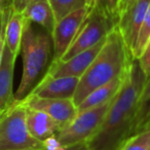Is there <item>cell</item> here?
Here are the masks:
<instances>
[{
  "instance_id": "cell-7",
  "label": "cell",
  "mask_w": 150,
  "mask_h": 150,
  "mask_svg": "<svg viewBox=\"0 0 150 150\" xmlns=\"http://www.w3.org/2000/svg\"><path fill=\"white\" fill-rule=\"evenodd\" d=\"M90 11L91 9L84 6L56 22L54 28L50 34L52 41V61L60 60L64 56L77 36Z\"/></svg>"
},
{
  "instance_id": "cell-12",
  "label": "cell",
  "mask_w": 150,
  "mask_h": 150,
  "mask_svg": "<svg viewBox=\"0 0 150 150\" xmlns=\"http://www.w3.org/2000/svg\"><path fill=\"white\" fill-rule=\"evenodd\" d=\"M17 57L13 56L4 44L0 64V114L13 104V72Z\"/></svg>"
},
{
  "instance_id": "cell-21",
  "label": "cell",
  "mask_w": 150,
  "mask_h": 150,
  "mask_svg": "<svg viewBox=\"0 0 150 150\" xmlns=\"http://www.w3.org/2000/svg\"><path fill=\"white\" fill-rule=\"evenodd\" d=\"M118 5L119 0H94L92 8L100 11L116 25L118 20Z\"/></svg>"
},
{
  "instance_id": "cell-9",
  "label": "cell",
  "mask_w": 150,
  "mask_h": 150,
  "mask_svg": "<svg viewBox=\"0 0 150 150\" xmlns=\"http://www.w3.org/2000/svg\"><path fill=\"white\" fill-rule=\"evenodd\" d=\"M149 5L150 0H138L135 4L121 13L117 20L116 27L120 32L123 41L132 54Z\"/></svg>"
},
{
  "instance_id": "cell-26",
  "label": "cell",
  "mask_w": 150,
  "mask_h": 150,
  "mask_svg": "<svg viewBox=\"0 0 150 150\" xmlns=\"http://www.w3.org/2000/svg\"><path fill=\"white\" fill-rule=\"evenodd\" d=\"M11 2H13V0H0V7L2 11L5 8H8L11 6Z\"/></svg>"
},
{
  "instance_id": "cell-18",
  "label": "cell",
  "mask_w": 150,
  "mask_h": 150,
  "mask_svg": "<svg viewBox=\"0 0 150 150\" xmlns=\"http://www.w3.org/2000/svg\"><path fill=\"white\" fill-rule=\"evenodd\" d=\"M56 22L65 16L86 6V0H50Z\"/></svg>"
},
{
  "instance_id": "cell-15",
  "label": "cell",
  "mask_w": 150,
  "mask_h": 150,
  "mask_svg": "<svg viewBox=\"0 0 150 150\" xmlns=\"http://www.w3.org/2000/svg\"><path fill=\"white\" fill-rule=\"evenodd\" d=\"M22 13L27 21L37 24L50 35L52 34L56 19L50 0H34L25 7Z\"/></svg>"
},
{
  "instance_id": "cell-16",
  "label": "cell",
  "mask_w": 150,
  "mask_h": 150,
  "mask_svg": "<svg viewBox=\"0 0 150 150\" xmlns=\"http://www.w3.org/2000/svg\"><path fill=\"white\" fill-rule=\"evenodd\" d=\"M26 23H27V20L23 13H18L13 9L5 27L4 41L9 52L17 58L21 52L22 37H23Z\"/></svg>"
},
{
  "instance_id": "cell-13",
  "label": "cell",
  "mask_w": 150,
  "mask_h": 150,
  "mask_svg": "<svg viewBox=\"0 0 150 150\" xmlns=\"http://www.w3.org/2000/svg\"><path fill=\"white\" fill-rule=\"evenodd\" d=\"M26 125L32 137L41 142L57 135L63 127L60 122L46 113L29 107H26Z\"/></svg>"
},
{
  "instance_id": "cell-2",
  "label": "cell",
  "mask_w": 150,
  "mask_h": 150,
  "mask_svg": "<svg viewBox=\"0 0 150 150\" xmlns=\"http://www.w3.org/2000/svg\"><path fill=\"white\" fill-rule=\"evenodd\" d=\"M133 60V54L115 26L107 35L102 48L88 70L79 78L72 99L76 107L93 91L108 83L114 78L122 76Z\"/></svg>"
},
{
  "instance_id": "cell-19",
  "label": "cell",
  "mask_w": 150,
  "mask_h": 150,
  "mask_svg": "<svg viewBox=\"0 0 150 150\" xmlns=\"http://www.w3.org/2000/svg\"><path fill=\"white\" fill-rule=\"evenodd\" d=\"M118 150H150V129L129 137Z\"/></svg>"
},
{
  "instance_id": "cell-22",
  "label": "cell",
  "mask_w": 150,
  "mask_h": 150,
  "mask_svg": "<svg viewBox=\"0 0 150 150\" xmlns=\"http://www.w3.org/2000/svg\"><path fill=\"white\" fill-rule=\"evenodd\" d=\"M11 11H13V6L3 9L2 17H1V20H0V64H1V60H2L3 48H4V44H5L4 41L5 27H6L7 21H8Z\"/></svg>"
},
{
  "instance_id": "cell-1",
  "label": "cell",
  "mask_w": 150,
  "mask_h": 150,
  "mask_svg": "<svg viewBox=\"0 0 150 150\" xmlns=\"http://www.w3.org/2000/svg\"><path fill=\"white\" fill-rule=\"evenodd\" d=\"M148 78L139 61L134 59L125 72V82L111 105L97 133L84 143L86 150H118L129 137L136 106Z\"/></svg>"
},
{
  "instance_id": "cell-5",
  "label": "cell",
  "mask_w": 150,
  "mask_h": 150,
  "mask_svg": "<svg viewBox=\"0 0 150 150\" xmlns=\"http://www.w3.org/2000/svg\"><path fill=\"white\" fill-rule=\"evenodd\" d=\"M112 100L98 107L77 113L71 122L62 127L56 136L63 147L67 149L86 143L101 127Z\"/></svg>"
},
{
  "instance_id": "cell-25",
  "label": "cell",
  "mask_w": 150,
  "mask_h": 150,
  "mask_svg": "<svg viewBox=\"0 0 150 150\" xmlns=\"http://www.w3.org/2000/svg\"><path fill=\"white\" fill-rule=\"evenodd\" d=\"M138 0H119V5H118V17L121 13L125 11L127 8H129V6H132L133 4H135Z\"/></svg>"
},
{
  "instance_id": "cell-14",
  "label": "cell",
  "mask_w": 150,
  "mask_h": 150,
  "mask_svg": "<svg viewBox=\"0 0 150 150\" xmlns=\"http://www.w3.org/2000/svg\"><path fill=\"white\" fill-rule=\"evenodd\" d=\"M125 73L122 76L114 78V79L111 80L108 83L104 84V86L93 91L77 106V113L82 112L84 110H88V109L98 107L100 105H103L112 100L118 94L120 88H122L123 82H125Z\"/></svg>"
},
{
  "instance_id": "cell-24",
  "label": "cell",
  "mask_w": 150,
  "mask_h": 150,
  "mask_svg": "<svg viewBox=\"0 0 150 150\" xmlns=\"http://www.w3.org/2000/svg\"><path fill=\"white\" fill-rule=\"evenodd\" d=\"M32 1H34V0H13L11 6H13V9L15 11L22 13V11L25 9V7L27 6L30 2H32Z\"/></svg>"
},
{
  "instance_id": "cell-3",
  "label": "cell",
  "mask_w": 150,
  "mask_h": 150,
  "mask_svg": "<svg viewBox=\"0 0 150 150\" xmlns=\"http://www.w3.org/2000/svg\"><path fill=\"white\" fill-rule=\"evenodd\" d=\"M23 73L13 103L22 102L42 79L52 61V41L45 30L36 29L27 21L21 43Z\"/></svg>"
},
{
  "instance_id": "cell-27",
  "label": "cell",
  "mask_w": 150,
  "mask_h": 150,
  "mask_svg": "<svg viewBox=\"0 0 150 150\" xmlns=\"http://www.w3.org/2000/svg\"><path fill=\"white\" fill-rule=\"evenodd\" d=\"M93 2H94V0H86V6L88 7V9H92Z\"/></svg>"
},
{
  "instance_id": "cell-23",
  "label": "cell",
  "mask_w": 150,
  "mask_h": 150,
  "mask_svg": "<svg viewBox=\"0 0 150 150\" xmlns=\"http://www.w3.org/2000/svg\"><path fill=\"white\" fill-rule=\"evenodd\" d=\"M140 67L147 78H150V39L147 42L143 52L138 59Z\"/></svg>"
},
{
  "instance_id": "cell-8",
  "label": "cell",
  "mask_w": 150,
  "mask_h": 150,
  "mask_svg": "<svg viewBox=\"0 0 150 150\" xmlns=\"http://www.w3.org/2000/svg\"><path fill=\"white\" fill-rule=\"evenodd\" d=\"M26 107L40 110L56 119L64 127L77 115V107L72 99H46L29 95L22 101Z\"/></svg>"
},
{
  "instance_id": "cell-17",
  "label": "cell",
  "mask_w": 150,
  "mask_h": 150,
  "mask_svg": "<svg viewBox=\"0 0 150 150\" xmlns=\"http://www.w3.org/2000/svg\"><path fill=\"white\" fill-rule=\"evenodd\" d=\"M150 121V78H148L144 84L143 90L139 96L136 106L135 114L132 121L129 137L139 132L143 131Z\"/></svg>"
},
{
  "instance_id": "cell-11",
  "label": "cell",
  "mask_w": 150,
  "mask_h": 150,
  "mask_svg": "<svg viewBox=\"0 0 150 150\" xmlns=\"http://www.w3.org/2000/svg\"><path fill=\"white\" fill-rule=\"evenodd\" d=\"M79 78L52 77L45 73L30 95L46 99H73Z\"/></svg>"
},
{
  "instance_id": "cell-29",
  "label": "cell",
  "mask_w": 150,
  "mask_h": 150,
  "mask_svg": "<svg viewBox=\"0 0 150 150\" xmlns=\"http://www.w3.org/2000/svg\"><path fill=\"white\" fill-rule=\"evenodd\" d=\"M40 150H45V149H40Z\"/></svg>"
},
{
  "instance_id": "cell-20",
  "label": "cell",
  "mask_w": 150,
  "mask_h": 150,
  "mask_svg": "<svg viewBox=\"0 0 150 150\" xmlns=\"http://www.w3.org/2000/svg\"><path fill=\"white\" fill-rule=\"evenodd\" d=\"M150 39V5L148 7L147 11L145 13L144 17L143 23H142L141 29H140L139 35H138L137 41H136V45L133 52V57L134 59L138 60L140 58V56L143 52L144 48H145L147 42Z\"/></svg>"
},
{
  "instance_id": "cell-6",
  "label": "cell",
  "mask_w": 150,
  "mask_h": 150,
  "mask_svg": "<svg viewBox=\"0 0 150 150\" xmlns=\"http://www.w3.org/2000/svg\"><path fill=\"white\" fill-rule=\"evenodd\" d=\"M115 24L97 9L92 8L80 28L77 36L71 43L64 56L58 61H67L75 54L88 50L106 39L107 35L115 27Z\"/></svg>"
},
{
  "instance_id": "cell-4",
  "label": "cell",
  "mask_w": 150,
  "mask_h": 150,
  "mask_svg": "<svg viewBox=\"0 0 150 150\" xmlns=\"http://www.w3.org/2000/svg\"><path fill=\"white\" fill-rule=\"evenodd\" d=\"M43 143L31 136L26 125V107L13 103L0 114V150H40Z\"/></svg>"
},
{
  "instance_id": "cell-28",
  "label": "cell",
  "mask_w": 150,
  "mask_h": 150,
  "mask_svg": "<svg viewBox=\"0 0 150 150\" xmlns=\"http://www.w3.org/2000/svg\"><path fill=\"white\" fill-rule=\"evenodd\" d=\"M2 13H3V11L1 9V7H0V20H1V17H2Z\"/></svg>"
},
{
  "instance_id": "cell-10",
  "label": "cell",
  "mask_w": 150,
  "mask_h": 150,
  "mask_svg": "<svg viewBox=\"0 0 150 150\" xmlns=\"http://www.w3.org/2000/svg\"><path fill=\"white\" fill-rule=\"evenodd\" d=\"M105 40L88 50L75 54L67 61H52L47 74L52 77H77L80 78L84 74L90 65L102 48Z\"/></svg>"
}]
</instances>
